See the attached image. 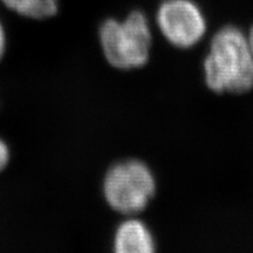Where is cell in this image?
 I'll return each instance as SVG.
<instances>
[{
	"instance_id": "obj_5",
	"label": "cell",
	"mask_w": 253,
	"mask_h": 253,
	"mask_svg": "<svg viewBox=\"0 0 253 253\" xmlns=\"http://www.w3.org/2000/svg\"><path fill=\"white\" fill-rule=\"evenodd\" d=\"M114 250L118 253H151L155 242L143 221L130 218L120 224L116 230Z\"/></svg>"
},
{
	"instance_id": "obj_6",
	"label": "cell",
	"mask_w": 253,
	"mask_h": 253,
	"mask_svg": "<svg viewBox=\"0 0 253 253\" xmlns=\"http://www.w3.org/2000/svg\"><path fill=\"white\" fill-rule=\"evenodd\" d=\"M15 13L31 19H47L58 12V0H0Z\"/></svg>"
},
{
	"instance_id": "obj_4",
	"label": "cell",
	"mask_w": 253,
	"mask_h": 253,
	"mask_svg": "<svg viewBox=\"0 0 253 253\" xmlns=\"http://www.w3.org/2000/svg\"><path fill=\"white\" fill-rule=\"evenodd\" d=\"M156 21L164 38L179 48H190L202 40L207 21L192 0H166L158 7Z\"/></svg>"
},
{
	"instance_id": "obj_8",
	"label": "cell",
	"mask_w": 253,
	"mask_h": 253,
	"mask_svg": "<svg viewBox=\"0 0 253 253\" xmlns=\"http://www.w3.org/2000/svg\"><path fill=\"white\" fill-rule=\"evenodd\" d=\"M6 50V33L4 30V26L0 23V61H1L2 56L5 54Z\"/></svg>"
},
{
	"instance_id": "obj_9",
	"label": "cell",
	"mask_w": 253,
	"mask_h": 253,
	"mask_svg": "<svg viewBox=\"0 0 253 253\" xmlns=\"http://www.w3.org/2000/svg\"><path fill=\"white\" fill-rule=\"evenodd\" d=\"M248 41H249V45H250V48H251L252 53H253V27L251 28V31H250L249 33V37H248Z\"/></svg>"
},
{
	"instance_id": "obj_7",
	"label": "cell",
	"mask_w": 253,
	"mask_h": 253,
	"mask_svg": "<svg viewBox=\"0 0 253 253\" xmlns=\"http://www.w3.org/2000/svg\"><path fill=\"white\" fill-rule=\"evenodd\" d=\"M9 157H11V153H9L8 145L2 138H0V172L7 167Z\"/></svg>"
},
{
	"instance_id": "obj_1",
	"label": "cell",
	"mask_w": 253,
	"mask_h": 253,
	"mask_svg": "<svg viewBox=\"0 0 253 253\" xmlns=\"http://www.w3.org/2000/svg\"><path fill=\"white\" fill-rule=\"evenodd\" d=\"M208 87L217 93H245L253 87V53L248 37L236 27H224L212 38L204 61Z\"/></svg>"
},
{
	"instance_id": "obj_3",
	"label": "cell",
	"mask_w": 253,
	"mask_h": 253,
	"mask_svg": "<svg viewBox=\"0 0 253 253\" xmlns=\"http://www.w3.org/2000/svg\"><path fill=\"white\" fill-rule=\"evenodd\" d=\"M156 182L143 162L129 160L113 166L103 181V195L116 212L134 214L141 212L153 198Z\"/></svg>"
},
{
	"instance_id": "obj_2",
	"label": "cell",
	"mask_w": 253,
	"mask_h": 253,
	"mask_svg": "<svg viewBox=\"0 0 253 253\" xmlns=\"http://www.w3.org/2000/svg\"><path fill=\"white\" fill-rule=\"evenodd\" d=\"M99 37L104 58L113 67L134 69L148 62L151 32L142 12H131L123 21L108 19L101 25Z\"/></svg>"
}]
</instances>
